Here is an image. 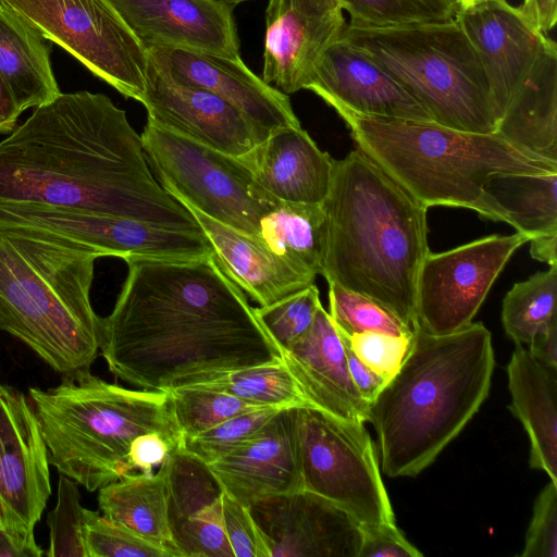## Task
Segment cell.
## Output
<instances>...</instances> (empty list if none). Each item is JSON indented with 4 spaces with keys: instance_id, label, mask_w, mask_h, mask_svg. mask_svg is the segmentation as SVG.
Returning a JSON list of instances; mask_svg holds the SVG:
<instances>
[{
    "instance_id": "cell-1",
    "label": "cell",
    "mask_w": 557,
    "mask_h": 557,
    "mask_svg": "<svg viewBox=\"0 0 557 557\" xmlns=\"http://www.w3.org/2000/svg\"><path fill=\"white\" fill-rule=\"evenodd\" d=\"M113 310L100 318L110 372L140 389L170 392L282 360L244 292L214 253L194 261H125Z\"/></svg>"
},
{
    "instance_id": "cell-2",
    "label": "cell",
    "mask_w": 557,
    "mask_h": 557,
    "mask_svg": "<svg viewBox=\"0 0 557 557\" xmlns=\"http://www.w3.org/2000/svg\"><path fill=\"white\" fill-rule=\"evenodd\" d=\"M124 216L203 232L157 182L141 136L103 94L61 92L0 141V207Z\"/></svg>"
},
{
    "instance_id": "cell-3",
    "label": "cell",
    "mask_w": 557,
    "mask_h": 557,
    "mask_svg": "<svg viewBox=\"0 0 557 557\" xmlns=\"http://www.w3.org/2000/svg\"><path fill=\"white\" fill-rule=\"evenodd\" d=\"M321 275L392 311L412 332L428 208L358 147L335 160Z\"/></svg>"
},
{
    "instance_id": "cell-4",
    "label": "cell",
    "mask_w": 557,
    "mask_h": 557,
    "mask_svg": "<svg viewBox=\"0 0 557 557\" xmlns=\"http://www.w3.org/2000/svg\"><path fill=\"white\" fill-rule=\"evenodd\" d=\"M494 366L481 322L444 335L417 324L405 360L369 408L383 472L414 476L430 466L487 397Z\"/></svg>"
},
{
    "instance_id": "cell-5",
    "label": "cell",
    "mask_w": 557,
    "mask_h": 557,
    "mask_svg": "<svg viewBox=\"0 0 557 557\" xmlns=\"http://www.w3.org/2000/svg\"><path fill=\"white\" fill-rule=\"evenodd\" d=\"M100 253L71 244L0 233V331L62 377L90 372L100 317L90 302Z\"/></svg>"
},
{
    "instance_id": "cell-6",
    "label": "cell",
    "mask_w": 557,
    "mask_h": 557,
    "mask_svg": "<svg viewBox=\"0 0 557 557\" xmlns=\"http://www.w3.org/2000/svg\"><path fill=\"white\" fill-rule=\"evenodd\" d=\"M333 109L357 147L426 208H467L486 219L483 187L492 175L557 173V162L522 150L496 133Z\"/></svg>"
},
{
    "instance_id": "cell-7",
    "label": "cell",
    "mask_w": 557,
    "mask_h": 557,
    "mask_svg": "<svg viewBox=\"0 0 557 557\" xmlns=\"http://www.w3.org/2000/svg\"><path fill=\"white\" fill-rule=\"evenodd\" d=\"M49 463L95 492L133 471L132 442L161 432L183 443L168 392L128 389L90 372L51 388L29 387Z\"/></svg>"
},
{
    "instance_id": "cell-8",
    "label": "cell",
    "mask_w": 557,
    "mask_h": 557,
    "mask_svg": "<svg viewBox=\"0 0 557 557\" xmlns=\"http://www.w3.org/2000/svg\"><path fill=\"white\" fill-rule=\"evenodd\" d=\"M343 37L386 71L435 123L496 132L487 77L455 17L381 26L347 23Z\"/></svg>"
},
{
    "instance_id": "cell-9",
    "label": "cell",
    "mask_w": 557,
    "mask_h": 557,
    "mask_svg": "<svg viewBox=\"0 0 557 557\" xmlns=\"http://www.w3.org/2000/svg\"><path fill=\"white\" fill-rule=\"evenodd\" d=\"M141 136L161 186L207 216L258 236L260 220L278 202L253 181L238 157L168 131L147 120Z\"/></svg>"
},
{
    "instance_id": "cell-10",
    "label": "cell",
    "mask_w": 557,
    "mask_h": 557,
    "mask_svg": "<svg viewBox=\"0 0 557 557\" xmlns=\"http://www.w3.org/2000/svg\"><path fill=\"white\" fill-rule=\"evenodd\" d=\"M302 488L352 516L360 525L395 523L371 437L363 423L312 407L295 408Z\"/></svg>"
},
{
    "instance_id": "cell-11",
    "label": "cell",
    "mask_w": 557,
    "mask_h": 557,
    "mask_svg": "<svg viewBox=\"0 0 557 557\" xmlns=\"http://www.w3.org/2000/svg\"><path fill=\"white\" fill-rule=\"evenodd\" d=\"M125 98L141 101L151 59L108 0H2Z\"/></svg>"
},
{
    "instance_id": "cell-12",
    "label": "cell",
    "mask_w": 557,
    "mask_h": 557,
    "mask_svg": "<svg viewBox=\"0 0 557 557\" xmlns=\"http://www.w3.org/2000/svg\"><path fill=\"white\" fill-rule=\"evenodd\" d=\"M529 238L520 233L490 235L425 256L417 283V321L444 335L469 325L513 252Z\"/></svg>"
},
{
    "instance_id": "cell-13",
    "label": "cell",
    "mask_w": 557,
    "mask_h": 557,
    "mask_svg": "<svg viewBox=\"0 0 557 557\" xmlns=\"http://www.w3.org/2000/svg\"><path fill=\"white\" fill-rule=\"evenodd\" d=\"M51 495L47 446L34 407L0 384V505L5 530L32 555L44 553L35 527Z\"/></svg>"
},
{
    "instance_id": "cell-14",
    "label": "cell",
    "mask_w": 557,
    "mask_h": 557,
    "mask_svg": "<svg viewBox=\"0 0 557 557\" xmlns=\"http://www.w3.org/2000/svg\"><path fill=\"white\" fill-rule=\"evenodd\" d=\"M0 233L71 244L124 261H169L181 246L175 230L124 216L33 207H0Z\"/></svg>"
},
{
    "instance_id": "cell-15",
    "label": "cell",
    "mask_w": 557,
    "mask_h": 557,
    "mask_svg": "<svg viewBox=\"0 0 557 557\" xmlns=\"http://www.w3.org/2000/svg\"><path fill=\"white\" fill-rule=\"evenodd\" d=\"M270 557H358L359 522L333 502L300 488L248 506Z\"/></svg>"
},
{
    "instance_id": "cell-16",
    "label": "cell",
    "mask_w": 557,
    "mask_h": 557,
    "mask_svg": "<svg viewBox=\"0 0 557 557\" xmlns=\"http://www.w3.org/2000/svg\"><path fill=\"white\" fill-rule=\"evenodd\" d=\"M342 0H268L261 78L286 95L305 89L347 22Z\"/></svg>"
},
{
    "instance_id": "cell-17",
    "label": "cell",
    "mask_w": 557,
    "mask_h": 557,
    "mask_svg": "<svg viewBox=\"0 0 557 557\" xmlns=\"http://www.w3.org/2000/svg\"><path fill=\"white\" fill-rule=\"evenodd\" d=\"M455 18L473 46L487 77L497 119L532 72L548 40L506 0L460 3Z\"/></svg>"
},
{
    "instance_id": "cell-18",
    "label": "cell",
    "mask_w": 557,
    "mask_h": 557,
    "mask_svg": "<svg viewBox=\"0 0 557 557\" xmlns=\"http://www.w3.org/2000/svg\"><path fill=\"white\" fill-rule=\"evenodd\" d=\"M140 103L148 121L235 157L248 152L270 134L219 96L175 82L152 61Z\"/></svg>"
},
{
    "instance_id": "cell-19",
    "label": "cell",
    "mask_w": 557,
    "mask_h": 557,
    "mask_svg": "<svg viewBox=\"0 0 557 557\" xmlns=\"http://www.w3.org/2000/svg\"><path fill=\"white\" fill-rule=\"evenodd\" d=\"M147 50L151 61L175 82L219 96L269 133L300 126L288 95L257 76L240 57L172 47Z\"/></svg>"
},
{
    "instance_id": "cell-20",
    "label": "cell",
    "mask_w": 557,
    "mask_h": 557,
    "mask_svg": "<svg viewBox=\"0 0 557 557\" xmlns=\"http://www.w3.org/2000/svg\"><path fill=\"white\" fill-rule=\"evenodd\" d=\"M305 89L332 108L344 107L368 116L434 122L419 101L343 36L323 53Z\"/></svg>"
},
{
    "instance_id": "cell-21",
    "label": "cell",
    "mask_w": 557,
    "mask_h": 557,
    "mask_svg": "<svg viewBox=\"0 0 557 557\" xmlns=\"http://www.w3.org/2000/svg\"><path fill=\"white\" fill-rule=\"evenodd\" d=\"M295 408L281 409L253 437L208 465L227 496L248 507L302 488Z\"/></svg>"
},
{
    "instance_id": "cell-22",
    "label": "cell",
    "mask_w": 557,
    "mask_h": 557,
    "mask_svg": "<svg viewBox=\"0 0 557 557\" xmlns=\"http://www.w3.org/2000/svg\"><path fill=\"white\" fill-rule=\"evenodd\" d=\"M146 47L240 57L232 8L216 0H108Z\"/></svg>"
},
{
    "instance_id": "cell-23",
    "label": "cell",
    "mask_w": 557,
    "mask_h": 557,
    "mask_svg": "<svg viewBox=\"0 0 557 557\" xmlns=\"http://www.w3.org/2000/svg\"><path fill=\"white\" fill-rule=\"evenodd\" d=\"M168 518L181 557H234L222 516L223 490L208 465L178 448L160 466Z\"/></svg>"
},
{
    "instance_id": "cell-24",
    "label": "cell",
    "mask_w": 557,
    "mask_h": 557,
    "mask_svg": "<svg viewBox=\"0 0 557 557\" xmlns=\"http://www.w3.org/2000/svg\"><path fill=\"white\" fill-rule=\"evenodd\" d=\"M282 356L312 408L345 421L369 422L370 405L351 380L344 342L322 306L309 331Z\"/></svg>"
},
{
    "instance_id": "cell-25",
    "label": "cell",
    "mask_w": 557,
    "mask_h": 557,
    "mask_svg": "<svg viewBox=\"0 0 557 557\" xmlns=\"http://www.w3.org/2000/svg\"><path fill=\"white\" fill-rule=\"evenodd\" d=\"M238 158L277 201L322 203L329 194L335 160L301 126L276 128Z\"/></svg>"
},
{
    "instance_id": "cell-26",
    "label": "cell",
    "mask_w": 557,
    "mask_h": 557,
    "mask_svg": "<svg viewBox=\"0 0 557 557\" xmlns=\"http://www.w3.org/2000/svg\"><path fill=\"white\" fill-rule=\"evenodd\" d=\"M180 202L190 211L210 240L221 269L260 306L272 305L314 284V276L293 267L259 236L234 230L207 216L188 202Z\"/></svg>"
},
{
    "instance_id": "cell-27",
    "label": "cell",
    "mask_w": 557,
    "mask_h": 557,
    "mask_svg": "<svg viewBox=\"0 0 557 557\" xmlns=\"http://www.w3.org/2000/svg\"><path fill=\"white\" fill-rule=\"evenodd\" d=\"M511 412L530 440V467L557 483V370L516 345L507 366Z\"/></svg>"
},
{
    "instance_id": "cell-28",
    "label": "cell",
    "mask_w": 557,
    "mask_h": 557,
    "mask_svg": "<svg viewBox=\"0 0 557 557\" xmlns=\"http://www.w3.org/2000/svg\"><path fill=\"white\" fill-rule=\"evenodd\" d=\"M495 133L522 150L557 162V47L550 38Z\"/></svg>"
},
{
    "instance_id": "cell-29",
    "label": "cell",
    "mask_w": 557,
    "mask_h": 557,
    "mask_svg": "<svg viewBox=\"0 0 557 557\" xmlns=\"http://www.w3.org/2000/svg\"><path fill=\"white\" fill-rule=\"evenodd\" d=\"M0 73L21 112L47 104L61 94L47 39L2 0Z\"/></svg>"
},
{
    "instance_id": "cell-30",
    "label": "cell",
    "mask_w": 557,
    "mask_h": 557,
    "mask_svg": "<svg viewBox=\"0 0 557 557\" xmlns=\"http://www.w3.org/2000/svg\"><path fill=\"white\" fill-rule=\"evenodd\" d=\"M98 505L102 516L147 542L181 557L174 545L168 518L164 471L127 473L101 487Z\"/></svg>"
},
{
    "instance_id": "cell-31",
    "label": "cell",
    "mask_w": 557,
    "mask_h": 557,
    "mask_svg": "<svg viewBox=\"0 0 557 557\" xmlns=\"http://www.w3.org/2000/svg\"><path fill=\"white\" fill-rule=\"evenodd\" d=\"M483 191L486 219L510 224L529 242L557 236V173H496Z\"/></svg>"
},
{
    "instance_id": "cell-32",
    "label": "cell",
    "mask_w": 557,
    "mask_h": 557,
    "mask_svg": "<svg viewBox=\"0 0 557 557\" xmlns=\"http://www.w3.org/2000/svg\"><path fill=\"white\" fill-rule=\"evenodd\" d=\"M325 214L322 203L278 202L259 224L260 239L299 271L321 274Z\"/></svg>"
},
{
    "instance_id": "cell-33",
    "label": "cell",
    "mask_w": 557,
    "mask_h": 557,
    "mask_svg": "<svg viewBox=\"0 0 557 557\" xmlns=\"http://www.w3.org/2000/svg\"><path fill=\"white\" fill-rule=\"evenodd\" d=\"M189 387L222 392L261 407H311L283 360L231 371Z\"/></svg>"
},
{
    "instance_id": "cell-34",
    "label": "cell",
    "mask_w": 557,
    "mask_h": 557,
    "mask_svg": "<svg viewBox=\"0 0 557 557\" xmlns=\"http://www.w3.org/2000/svg\"><path fill=\"white\" fill-rule=\"evenodd\" d=\"M557 265L512 286L503 301L502 321L516 345H529L556 317Z\"/></svg>"
},
{
    "instance_id": "cell-35",
    "label": "cell",
    "mask_w": 557,
    "mask_h": 557,
    "mask_svg": "<svg viewBox=\"0 0 557 557\" xmlns=\"http://www.w3.org/2000/svg\"><path fill=\"white\" fill-rule=\"evenodd\" d=\"M168 393L183 441L235 416L261 408L235 396L211 389L180 387Z\"/></svg>"
},
{
    "instance_id": "cell-36",
    "label": "cell",
    "mask_w": 557,
    "mask_h": 557,
    "mask_svg": "<svg viewBox=\"0 0 557 557\" xmlns=\"http://www.w3.org/2000/svg\"><path fill=\"white\" fill-rule=\"evenodd\" d=\"M330 317L346 336L380 332L395 336H412L413 332L392 311L375 300L329 282Z\"/></svg>"
},
{
    "instance_id": "cell-37",
    "label": "cell",
    "mask_w": 557,
    "mask_h": 557,
    "mask_svg": "<svg viewBox=\"0 0 557 557\" xmlns=\"http://www.w3.org/2000/svg\"><path fill=\"white\" fill-rule=\"evenodd\" d=\"M348 24L381 26L455 17L456 0H342Z\"/></svg>"
},
{
    "instance_id": "cell-38",
    "label": "cell",
    "mask_w": 557,
    "mask_h": 557,
    "mask_svg": "<svg viewBox=\"0 0 557 557\" xmlns=\"http://www.w3.org/2000/svg\"><path fill=\"white\" fill-rule=\"evenodd\" d=\"M320 306L319 289L311 284L272 305L255 308V313L283 354L309 331Z\"/></svg>"
},
{
    "instance_id": "cell-39",
    "label": "cell",
    "mask_w": 557,
    "mask_h": 557,
    "mask_svg": "<svg viewBox=\"0 0 557 557\" xmlns=\"http://www.w3.org/2000/svg\"><path fill=\"white\" fill-rule=\"evenodd\" d=\"M281 409L261 407L235 416L184 440L181 449L209 465L253 437Z\"/></svg>"
},
{
    "instance_id": "cell-40",
    "label": "cell",
    "mask_w": 557,
    "mask_h": 557,
    "mask_svg": "<svg viewBox=\"0 0 557 557\" xmlns=\"http://www.w3.org/2000/svg\"><path fill=\"white\" fill-rule=\"evenodd\" d=\"M84 507L77 482L61 475L57 505L47 518L50 544L44 556L87 557L83 540Z\"/></svg>"
},
{
    "instance_id": "cell-41",
    "label": "cell",
    "mask_w": 557,
    "mask_h": 557,
    "mask_svg": "<svg viewBox=\"0 0 557 557\" xmlns=\"http://www.w3.org/2000/svg\"><path fill=\"white\" fill-rule=\"evenodd\" d=\"M83 540L87 557H172L168 550L87 508Z\"/></svg>"
},
{
    "instance_id": "cell-42",
    "label": "cell",
    "mask_w": 557,
    "mask_h": 557,
    "mask_svg": "<svg viewBox=\"0 0 557 557\" xmlns=\"http://www.w3.org/2000/svg\"><path fill=\"white\" fill-rule=\"evenodd\" d=\"M341 334L357 357L387 381L400 368L412 342V336H395L380 332H364L351 336Z\"/></svg>"
},
{
    "instance_id": "cell-43",
    "label": "cell",
    "mask_w": 557,
    "mask_h": 557,
    "mask_svg": "<svg viewBox=\"0 0 557 557\" xmlns=\"http://www.w3.org/2000/svg\"><path fill=\"white\" fill-rule=\"evenodd\" d=\"M522 557H557V483L549 480L539 494L525 535Z\"/></svg>"
},
{
    "instance_id": "cell-44",
    "label": "cell",
    "mask_w": 557,
    "mask_h": 557,
    "mask_svg": "<svg viewBox=\"0 0 557 557\" xmlns=\"http://www.w3.org/2000/svg\"><path fill=\"white\" fill-rule=\"evenodd\" d=\"M224 531L234 557H270L247 506L222 495Z\"/></svg>"
},
{
    "instance_id": "cell-45",
    "label": "cell",
    "mask_w": 557,
    "mask_h": 557,
    "mask_svg": "<svg viewBox=\"0 0 557 557\" xmlns=\"http://www.w3.org/2000/svg\"><path fill=\"white\" fill-rule=\"evenodd\" d=\"M361 530L362 541L358 557L422 556V553L404 536L395 523L361 525Z\"/></svg>"
},
{
    "instance_id": "cell-46",
    "label": "cell",
    "mask_w": 557,
    "mask_h": 557,
    "mask_svg": "<svg viewBox=\"0 0 557 557\" xmlns=\"http://www.w3.org/2000/svg\"><path fill=\"white\" fill-rule=\"evenodd\" d=\"M178 448L181 444L168 435L161 432H148L132 442L128 453L129 465L133 470L139 469L141 472L149 473Z\"/></svg>"
},
{
    "instance_id": "cell-47",
    "label": "cell",
    "mask_w": 557,
    "mask_h": 557,
    "mask_svg": "<svg viewBox=\"0 0 557 557\" xmlns=\"http://www.w3.org/2000/svg\"><path fill=\"white\" fill-rule=\"evenodd\" d=\"M341 337L344 342L351 380L361 397L370 405L388 381L366 366L352 351L342 334Z\"/></svg>"
},
{
    "instance_id": "cell-48",
    "label": "cell",
    "mask_w": 557,
    "mask_h": 557,
    "mask_svg": "<svg viewBox=\"0 0 557 557\" xmlns=\"http://www.w3.org/2000/svg\"><path fill=\"white\" fill-rule=\"evenodd\" d=\"M518 9L525 21L542 34H547L556 25L557 0H523Z\"/></svg>"
},
{
    "instance_id": "cell-49",
    "label": "cell",
    "mask_w": 557,
    "mask_h": 557,
    "mask_svg": "<svg viewBox=\"0 0 557 557\" xmlns=\"http://www.w3.org/2000/svg\"><path fill=\"white\" fill-rule=\"evenodd\" d=\"M528 347L530 354L537 361L557 370V321L539 332Z\"/></svg>"
},
{
    "instance_id": "cell-50",
    "label": "cell",
    "mask_w": 557,
    "mask_h": 557,
    "mask_svg": "<svg viewBox=\"0 0 557 557\" xmlns=\"http://www.w3.org/2000/svg\"><path fill=\"white\" fill-rule=\"evenodd\" d=\"M21 111L0 73V134L12 133Z\"/></svg>"
},
{
    "instance_id": "cell-51",
    "label": "cell",
    "mask_w": 557,
    "mask_h": 557,
    "mask_svg": "<svg viewBox=\"0 0 557 557\" xmlns=\"http://www.w3.org/2000/svg\"><path fill=\"white\" fill-rule=\"evenodd\" d=\"M530 253L533 259L557 265V236H546L530 240Z\"/></svg>"
},
{
    "instance_id": "cell-52",
    "label": "cell",
    "mask_w": 557,
    "mask_h": 557,
    "mask_svg": "<svg viewBox=\"0 0 557 557\" xmlns=\"http://www.w3.org/2000/svg\"><path fill=\"white\" fill-rule=\"evenodd\" d=\"M0 557H32L30 553L4 528L0 505Z\"/></svg>"
},
{
    "instance_id": "cell-53",
    "label": "cell",
    "mask_w": 557,
    "mask_h": 557,
    "mask_svg": "<svg viewBox=\"0 0 557 557\" xmlns=\"http://www.w3.org/2000/svg\"><path fill=\"white\" fill-rule=\"evenodd\" d=\"M216 1H219L221 3H224V4H226V5H228L230 8L233 9L235 5H237V4L242 3V2H245L247 0H216Z\"/></svg>"
},
{
    "instance_id": "cell-54",
    "label": "cell",
    "mask_w": 557,
    "mask_h": 557,
    "mask_svg": "<svg viewBox=\"0 0 557 557\" xmlns=\"http://www.w3.org/2000/svg\"><path fill=\"white\" fill-rule=\"evenodd\" d=\"M458 4L460 3H465V2H469V1H472V0H456Z\"/></svg>"
}]
</instances>
